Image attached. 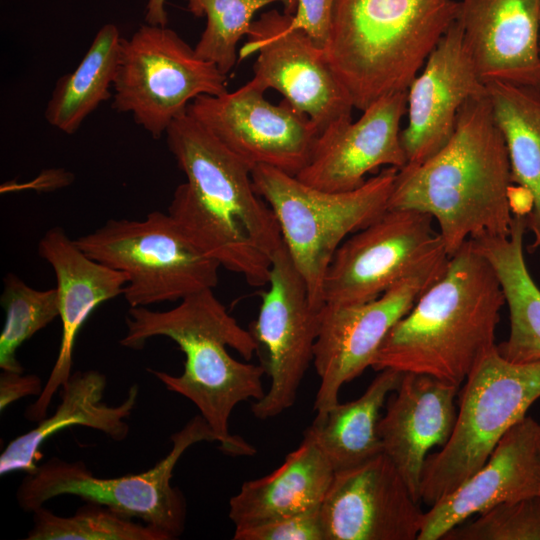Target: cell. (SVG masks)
I'll return each instance as SVG.
<instances>
[{"instance_id":"cell-1","label":"cell","mask_w":540,"mask_h":540,"mask_svg":"<svg viewBox=\"0 0 540 540\" xmlns=\"http://www.w3.org/2000/svg\"><path fill=\"white\" fill-rule=\"evenodd\" d=\"M512 183L506 142L486 92L464 103L439 151L398 170L388 209L429 214L450 257L470 238L510 233Z\"/></svg>"},{"instance_id":"cell-2","label":"cell","mask_w":540,"mask_h":540,"mask_svg":"<svg viewBox=\"0 0 540 540\" xmlns=\"http://www.w3.org/2000/svg\"><path fill=\"white\" fill-rule=\"evenodd\" d=\"M213 289L189 295L172 309L154 311L130 307L127 333L120 344L142 349L157 336L173 340L185 354L180 375L150 370L171 392L191 401L217 437L219 449L231 456H253L256 449L229 429L234 408L241 402L258 401L264 395L262 365L234 359L227 347L250 360L258 350L250 331L241 327Z\"/></svg>"},{"instance_id":"cell-3","label":"cell","mask_w":540,"mask_h":540,"mask_svg":"<svg viewBox=\"0 0 540 540\" xmlns=\"http://www.w3.org/2000/svg\"><path fill=\"white\" fill-rule=\"evenodd\" d=\"M505 297L489 261L468 239L442 276L389 331L371 368L426 374L460 386L493 349Z\"/></svg>"},{"instance_id":"cell-4","label":"cell","mask_w":540,"mask_h":540,"mask_svg":"<svg viewBox=\"0 0 540 540\" xmlns=\"http://www.w3.org/2000/svg\"><path fill=\"white\" fill-rule=\"evenodd\" d=\"M459 9L456 0H335L324 54L353 107L408 91Z\"/></svg>"},{"instance_id":"cell-5","label":"cell","mask_w":540,"mask_h":540,"mask_svg":"<svg viewBox=\"0 0 540 540\" xmlns=\"http://www.w3.org/2000/svg\"><path fill=\"white\" fill-rule=\"evenodd\" d=\"M398 170L386 167L354 190L330 192L268 165L252 169L254 189L273 211L316 309L324 305L323 283L333 255L350 234L388 210Z\"/></svg>"},{"instance_id":"cell-6","label":"cell","mask_w":540,"mask_h":540,"mask_svg":"<svg viewBox=\"0 0 540 540\" xmlns=\"http://www.w3.org/2000/svg\"><path fill=\"white\" fill-rule=\"evenodd\" d=\"M539 398L540 360L511 362L497 345L485 354L464 382L449 440L424 463L421 501L432 506L456 490Z\"/></svg>"},{"instance_id":"cell-7","label":"cell","mask_w":540,"mask_h":540,"mask_svg":"<svg viewBox=\"0 0 540 540\" xmlns=\"http://www.w3.org/2000/svg\"><path fill=\"white\" fill-rule=\"evenodd\" d=\"M170 440V451L152 468L115 478L97 477L81 461L52 457L23 478L16 492L18 505L33 512L55 497L78 496L124 517L139 519L167 540L177 539L185 528L187 504L182 491L171 483L173 471L192 445L217 442V437L199 414Z\"/></svg>"},{"instance_id":"cell-8","label":"cell","mask_w":540,"mask_h":540,"mask_svg":"<svg viewBox=\"0 0 540 540\" xmlns=\"http://www.w3.org/2000/svg\"><path fill=\"white\" fill-rule=\"evenodd\" d=\"M75 242L90 258L127 274L123 295L130 307L182 300L218 284L221 265L201 252L168 213L110 219Z\"/></svg>"},{"instance_id":"cell-9","label":"cell","mask_w":540,"mask_h":540,"mask_svg":"<svg viewBox=\"0 0 540 540\" xmlns=\"http://www.w3.org/2000/svg\"><path fill=\"white\" fill-rule=\"evenodd\" d=\"M226 83L227 75L199 58L174 30L145 24L122 38L112 107L132 114L159 139L196 97L222 94Z\"/></svg>"},{"instance_id":"cell-10","label":"cell","mask_w":540,"mask_h":540,"mask_svg":"<svg viewBox=\"0 0 540 540\" xmlns=\"http://www.w3.org/2000/svg\"><path fill=\"white\" fill-rule=\"evenodd\" d=\"M448 260L446 252L436 255L374 300L322 306L312 362L320 378L313 405L316 414L336 405L342 386L371 367L391 328L442 276Z\"/></svg>"},{"instance_id":"cell-11","label":"cell","mask_w":540,"mask_h":540,"mask_svg":"<svg viewBox=\"0 0 540 540\" xmlns=\"http://www.w3.org/2000/svg\"><path fill=\"white\" fill-rule=\"evenodd\" d=\"M434 219L410 209H388L336 250L323 283L324 304L350 305L374 300L446 252ZM447 253V252H446Z\"/></svg>"},{"instance_id":"cell-12","label":"cell","mask_w":540,"mask_h":540,"mask_svg":"<svg viewBox=\"0 0 540 540\" xmlns=\"http://www.w3.org/2000/svg\"><path fill=\"white\" fill-rule=\"evenodd\" d=\"M268 290L263 292L256 321L250 330L264 353L262 366L270 378L265 395L251 406L261 420L291 408L305 373L313 362L320 310L283 245L272 256Z\"/></svg>"},{"instance_id":"cell-13","label":"cell","mask_w":540,"mask_h":540,"mask_svg":"<svg viewBox=\"0 0 540 540\" xmlns=\"http://www.w3.org/2000/svg\"><path fill=\"white\" fill-rule=\"evenodd\" d=\"M292 13L270 10L253 21L239 59L258 53L250 80L264 92L275 89L309 117L320 134L351 120L353 105L328 64L324 50L291 26Z\"/></svg>"},{"instance_id":"cell-14","label":"cell","mask_w":540,"mask_h":540,"mask_svg":"<svg viewBox=\"0 0 540 540\" xmlns=\"http://www.w3.org/2000/svg\"><path fill=\"white\" fill-rule=\"evenodd\" d=\"M247 82L233 92L200 95L187 112L252 169L268 165L296 176L319 135L308 116L288 101L270 103Z\"/></svg>"},{"instance_id":"cell-15","label":"cell","mask_w":540,"mask_h":540,"mask_svg":"<svg viewBox=\"0 0 540 540\" xmlns=\"http://www.w3.org/2000/svg\"><path fill=\"white\" fill-rule=\"evenodd\" d=\"M165 135L190 194L242 226L272 260L284 242L273 211L254 189L252 168L187 111L170 124Z\"/></svg>"},{"instance_id":"cell-16","label":"cell","mask_w":540,"mask_h":540,"mask_svg":"<svg viewBox=\"0 0 540 540\" xmlns=\"http://www.w3.org/2000/svg\"><path fill=\"white\" fill-rule=\"evenodd\" d=\"M385 453L335 472L320 508L326 540H417L424 512Z\"/></svg>"},{"instance_id":"cell-17","label":"cell","mask_w":540,"mask_h":540,"mask_svg":"<svg viewBox=\"0 0 540 540\" xmlns=\"http://www.w3.org/2000/svg\"><path fill=\"white\" fill-rule=\"evenodd\" d=\"M407 113V91L386 95L363 110L356 121L321 132L310 159L296 177L307 185L343 192L358 188L380 166L403 168L407 157L400 123Z\"/></svg>"},{"instance_id":"cell-18","label":"cell","mask_w":540,"mask_h":540,"mask_svg":"<svg viewBox=\"0 0 540 540\" xmlns=\"http://www.w3.org/2000/svg\"><path fill=\"white\" fill-rule=\"evenodd\" d=\"M486 92L456 20L407 91L408 125L401 131L407 163H421L439 151L452 136L464 103Z\"/></svg>"},{"instance_id":"cell-19","label":"cell","mask_w":540,"mask_h":540,"mask_svg":"<svg viewBox=\"0 0 540 540\" xmlns=\"http://www.w3.org/2000/svg\"><path fill=\"white\" fill-rule=\"evenodd\" d=\"M540 423L525 416L500 439L488 460L456 490L424 512L417 540H439L474 515L539 495Z\"/></svg>"},{"instance_id":"cell-20","label":"cell","mask_w":540,"mask_h":540,"mask_svg":"<svg viewBox=\"0 0 540 540\" xmlns=\"http://www.w3.org/2000/svg\"><path fill=\"white\" fill-rule=\"evenodd\" d=\"M459 5L457 20L481 81L540 94V0H460Z\"/></svg>"},{"instance_id":"cell-21","label":"cell","mask_w":540,"mask_h":540,"mask_svg":"<svg viewBox=\"0 0 540 540\" xmlns=\"http://www.w3.org/2000/svg\"><path fill=\"white\" fill-rule=\"evenodd\" d=\"M38 253L55 272L62 336L43 390L25 411L28 420L37 422L47 417L53 396L72 374L74 345L82 325L97 306L123 294L128 282L126 273L87 256L60 227L44 234Z\"/></svg>"},{"instance_id":"cell-22","label":"cell","mask_w":540,"mask_h":540,"mask_svg":"<svg viewBox=\"0 0 540 540\" xmlns=\"http://www.w3.org/2000/svg\"><path fill=\"white\" fill-rule=\"evenodd\" d=\"M458 390L459 386L435 377L405 372L379 420L383 453L418 502L428 452L434 446L443 447L454 429Z\"/></svg>"},{"instance_id":"cell-23","label":"cell","mask_w":540,"mask_h":540,"mask_svg":"<svg viewBox=\"0 0 540 540\" xmlns=\"http://www.w3.org/2000/svg\"><path fill=\"white\" fill-rule=\"evenodd\" d=\"M334 474L317 444L303 436L279 468L243 482L229 500V518L243 530L320 511Z\"/></svg>"},{"instance_id":"cell-24","label":"cell","mask_w":540,"mask_h":540,"mask_svg":"<svg viewBox=\"0 0 540 540\" xmlns=\"http://www.w3.org/2000/svg\"><path fill=\"white\" fill-rule=\"evenodd\" d=\"M106 377L97 370L71 374L60 388L61 401L52 416L38 421L35 428L11 440L0 455V475L37 467L41 445L57 432L84 426L104 433L114 441H123L129 433L125 421L131 415L138 397V385L133 384L126 398L117 406L102 402Z\"/></svg>"},{"instance_id":"cell-25","label":"cell","mask_w":540,"mask_h":540,"mask_svg":"<svg viewBox=\"0 0 540 540\" xmlns=\"http://www.w3.org/2000/svg\"><path fill=\"white\" fill-rule=\"evenodd\" d=\"M526 230L525 215L515 213L508 235L470 238L493 267L509 310V336L497 344V350L502 357L516 363L540 360V289L524 259Z\"/></svg>"},{"instance_id":"cell-26","label":"cell","mask_w":540,"mask_h":540,"mask_svg":"<svg viewBox=\"0 0 540 540\" xmlns=\"http://www.w3.org/2000/svg\"><path fill=\"white\" fill-rule=\"evenodd\" d=\"M404 372L384 369L364 393L346 403L338 402L316 414L303 436L313 440L335 472L359 466L383 453L378 423L389 395L399 386Z\"/></svg>"},{"instance_id":"cell-27","label":"cell","mask_w":540,"mask_h":540,"mask_svg":"<svg viewBox=\"0 0 540 540\" xmlns=\"http://www.w3.org/2000/svg\"><path fill=\"white\" fill-rule=\"evenodd\" d=\"M486 89L506 142L512 182L531 199L525 222L534 235V251L540 248V94L503 82L488 83Z\"/></svg>"},{"instance_id":"cell-28","label":"cell","mask_w":540,"mask_h":540,"mask_svg":"<svg viewBox=\"0 0 540 540\" xmlns=\"http://www.w3.org/2000/svg\"><path fill=\"white\" fill-rule=\"evenodd\" d=\"M122 38L114 24L96 33L84 57L69 74L58 79L44 116L54 128L77 132L83 121L113 95Z\"/></svg>"},{"instance_id":"cell-29","label":"cell","mask_w":540,"mask_h":540,"mask_svg":"<svg viewBox=\"0 0 540 540\" xmlns=\"http://www.w3.org/2000/svg\"><path fill=\"white\" fill-rule=\"evenodd\" d=\"M196 17L205 16L206 27L194 50L197 56L214 63L225 75L234 67L237 44L248 35L255 13L275 2H284L291 13L295 0H184Z\"/></svg>"},{"instance_id":"cell-30","label":"cell","mask_w":540,"mask_h":540,"mask_svg":"<svg viewBox=\"0 0 540 540\" xmlns=\"http://www.w3.org/2000/svg\"><path fill=\"white\" fill-rule=\"evenodd\" d=\"M32 514L33 526L27 540H167L158 530L92 502L69 517L44 506Z\"/></svg>"},{"instance_id":"cell-31","label":"cell","mask_w":540,"mask_h":540,"mask_svg":"<svg viewBox=\"0 0 540 540\" xmlns=\"http://www.w3.org/2000/svg\"><path fill=\"white\" fill-rule=\"evenodd\" d=\"M0 302L5 311V324L0 335V368L23 372L16 352L60 315L58 293L56 288L36 290L15 274L8 273Z\"/></svg>"},{"instance_id":"cell-32","label":"cell","mask_w":540,"mask_h":540,"mask_svg":"<svg viewBox=\"0 0 540 540\" xmlns=\"http://www.w3.org/2000/svg\"><path fill=\"white\" fill-rule=\"evenodd\" d=\"M443 539L540 540V496L500 503L454 527Z\"/></svg>"},{"instance_id":"cell-33","label":"cell","mask_w":540,"mask_h":540,"mask_svg":"<svg viewBox=\"0 0 540 540\" xmlns=\"http://www.w3.org/2000/svg\"><path fill=\"white\" fill-rule=\"evenodd\" d=\"M234 540H326L320 511L235 530Z\"/></svg>"},{"instance_id":"cell-34","label":"cell","mask_w":540,"mask_h":540,"mask_svg":"<svg viewBox=\"0 0 540 540\" xmlns=\"http://www.w3.org/2000/svg\"><path fill=\"white\" fill-rule=\"evenodd\" d=\"M291 26L304 31L313 43L325 49L330 35L335 0H295Z\"/></svg>"},{"instance_id":"cell-35","label":"cell","mask_w":540,"mask_h":540,"mask_svg":"<svg viewBox=\"0 0 540 540\" xmlns=\"http://www.w3.org/2000/svg\"><path fill=\"white\" fill-rule=\"evenodd\" d=\"M43 390L37 375L2 370L0 375V411L26 396H39Z\"/></svg>"},{"instance_id":"cell-36","label":"cell","mask_w":540,"mask_h":540,"mask_svg":"<svg viewBox=\"0 0 540 540\" xmlns=\"http://www.w3.org/2000/svg\"><path fill=\"white\" fill-rule=\"evenodd\" d=\"M166 0H147L145 20L147 24L166 26L168 16L166 12Z\"/></svg>"},{"instance_id":"cell-37","label":"cell","mask_w":540,"mask_h":540,"mask_svg":"<svg viewBox=\"0 0 540 540\" xmlns=\"http://www.w3.org/2000/svg\"><path fill=\"white\" fill-rule=\"evenodd\" d=\"M539 447H540V432H539ZM539 496H540V490H539Z\"/></svg>"},{"instance_id":"cell-38","label":"cell","mask_w":540,"mask_h":540,"mask_svg":"<svg viewBox=\"0 0 540 540\" xmlns=\"http://www.w3.org/2000/svg\"><path fill=\"white\" fill-rule=\"evenodd\" d=\"M539 50H540V37H539Z\"/></svg>"}]
</instances>
